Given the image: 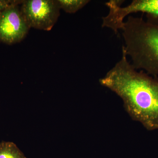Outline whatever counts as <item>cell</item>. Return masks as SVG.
Returning a JSON list of instances; mask_svg holds the SVG:
<instances>
[{
  "instance_id": "obj_1",
  "label": "cell",
  "mask_w": 158,
  "mask_h": 158,
  "mask_svg": "<svg viewBox=\"0 0 158 158\" xmlns=\"http://www.w3.org/2000/svg\"><path fill=\"white\" fill-rule=\"evenodd\" d=\"M121 59L99 83L119 96L128 114L148 131L158 130V78L138 71L123 49Z\"/></svg>"
},
{
  "instance_id": "obj_2",
  "label": "cell",
  "mask_w": 158,
  "mask_h": 158,
  "mask_svg": "<svg viewBox=\"0 0 158 158\" xmlns=\"http://www.w3.org/2000/svg\"><path fill=\"white\" fill-rule=\"evenodd\" d=\"M122 47L133 67L150 75L158 76V25L142 18L129 16L121 29Z\"/></svg>"
},
{
  "instance_id": "obj_3",
  "label": "cell",
  "mask_w": 158,
  "mask_h": 158,
  "mask_svg": "<svg viewBox=\"0 0 158 158\" xmlns=\"http://www.w3.org/2000/svg\"><path fill=\"white\" fill-rule=\"evenodd\" d=\"M60 9L58 1L27 0L21 10L30 28L49 31L56 23Z\"/></svg>"
},
{
  "instance_id": "obj_4",
  "label": "cell",
  "mask_w": 158,
  "mask_h": 158,
  "mask_svg": "<svg viewBox=\"0 0 158 158\" xmlns=\"http://www.w3.org/2000/svg\"><path fill=\"white\" fill-rule=\"evenodd\" d=\"M30 27L21 10L12 4L0 16V40L7 43L19 42L26 37Z\"/></svg>"
},
{
  "instance_id": "obj_5",
  "label": "cell",
  "mask_w": 158,
  "mask_h": 158,
  "mask_svg": "<svg viewBox=\"0 0 158 158\" xmlns=\"http://www.w3.org/2000/svg\"><path fill=\"white\" fill-rule=\"evenodd\" d=\"M121 5L114 3L110 9L111 19L116 23H123L130 14L141 12L146 14L147 21L158 25V0H134L126 7H121Z\"/></svg>"
},
{
  "instance_id": "obj_6",
  "label": "cell",
  "mask_w": 158,
  "mask_h": 158,
  "mask_svg": "<svg viewBox=\"0 0 158 158\" xmlns=\"http://www.w3.org/2000/svg\"><path fill=\"white\" fill-rule=\"evenodd\" d=\"M0 158H27L13 142L0 143Z\"/></svg>"
},
{
  "instance_id": "obj_7",
  "label": "cell",
  "mask_w": 158,
  "mask_h": 158,
  "mask_svg": "<svg viewBox=\"0 0 158 158\" xmlns=\"http://www.w3.org/2000/svg\"><path fill=\"white\" fill-rule=\"evenodd\" d=\"M89 2L88 0H58L60 9L69 13H75Z\"/></svg>"
},
{
  "instance_id": "obj_8",
  "label": "cell",
  "mask_w": 158,
  "mask_h": 158,
  "mask_svg": "<svg viewBox=\"0 0 158 158\" xmlns=\"http://www.w3.org/2000/svg\"><path fill=\"white\" fill-rule=\"evenodd\" d=\"M9 2L5 1H0V16L2 14V12L4 10L8 8L9 6H11V5H9Z\"/></svg>"
}]
</instances>
